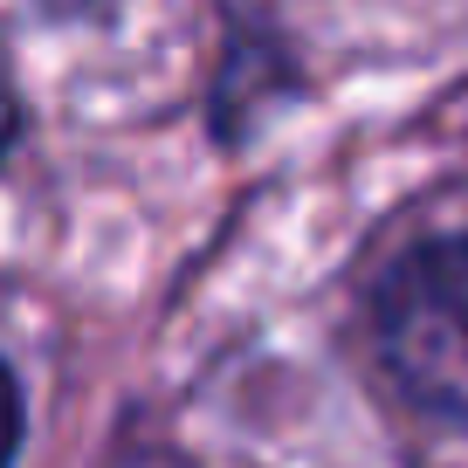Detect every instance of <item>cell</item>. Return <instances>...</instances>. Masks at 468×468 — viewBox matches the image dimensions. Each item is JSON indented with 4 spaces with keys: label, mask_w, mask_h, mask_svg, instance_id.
Returning <instances> with one entry per match:
<instances>
[{
    "label": "cell",
    "mask_w": 468,
    "mask_h": 468,
    "mask_svg": "<svg viewBox=\"0 0 468 468\" xmlns=\"http://www.w3.org/2000/svg\"><path fill=\"white\" fill-rule=\"evenodd\" d=\"M15 138V97H7V76H0V145Z\"/></svg>",
    "instance_id": "3"
},
{
    "label": "cell",
    "mask_w": 468,
    "mask_h": 468,
    "mask_svg": "<svg viewBox=\"0 0 468 468\" xmlns=\"http://www.w3.org/2000/svg\"><path fill=\"white\" fill-rule=\"evenodd\" d=\"M379 358L413 407L468 427V234L413 249L379 282Z\"/></svg>",
    "instance_id": "1"
},
{
    "label": "cell",
    "mask_w": 468,
    "mask_h": 468,
    "mask_svg": "<svg viewBox=\"0 0 468 468\" xmlns=\"http://www.w3.org/2000/svg\"><path fill=\"white\" fill-rule=\"evenodd\" d=\"M15 448H21V386L0 366V468L15 462Z\"/></svg>",
    "instance_id": "2"
}]
</instances>
